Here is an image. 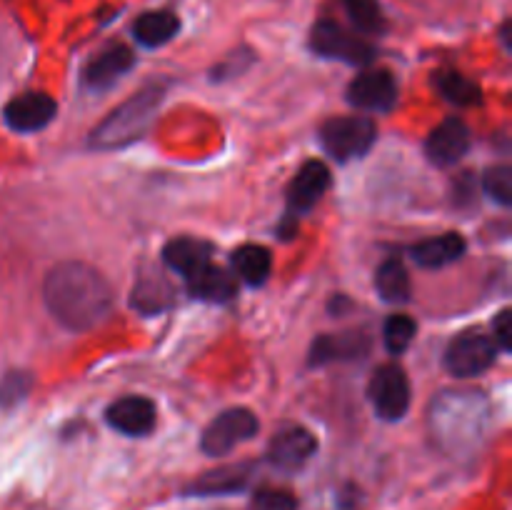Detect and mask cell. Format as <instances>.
Returning <instances> with one entry per match:
<instances>
[{"label":"cell","instance_id":"obj_1","mask_svg":"<svg viewBox=\"0 0 512 510\" xmlns=\"http://www.w3.org/2000/svg\"><path fill=\"white\" fill-rule=\"evenodd\" d=\"M43 300L63 328L83 333L108 318L115 295L98 268L80 260H65L45 275Z\"/></svg>","mask_w":512,"mask_h":510},{"label":"cell","instance_id":"obj_2","mask_svg":"<svg viewBox=\"0 0 512 510\" xmlns=\"http://www.w3.org/2000/svg\"><path fill=\"white\" fill-rule=\"evenodd\" d=\"M163 95L165 85H148L138 95L125 100L90 133V145L98 150H113L138 140L153 123L155 110L163 103Z\"/></svg>","mask_w":512,"mask_h":510},{"label":"cell","instance_id":"obj_3","mask_svg":"<svg viewBox=\"0 0 512 510\" xmlns=\"http://www.w3.org/2000/svg\"><path fill=\"white\" fill-rule=\"evenodd\" d=\"M433 418L438 438H443L450 448L470 445L483 435L485 420H488V405L478 393H445L435 403Z\"/></svg>","mask_w":512,"mask_h":510},{"label":"cell","instance_id":"obj_4","mask_svg":"<svg viewBox=\"0 0 512 510\" xmlns=\"http://www.w3.org/2000/svg\"><path fill=\"white\" fill-rule=\"evenodd\" d=\"M375 123L363 115H345V118H333L320 130L323 148L333 155L338 163L363 158L375 143Z\"/></svg>","mask_w":512,"mask_h":510},{"label":"cell","instance_id":"obj_5","mask_svg":"<svg viewBox=\"0 0 512 510\" xmlns=\"http://www.w3.org/2000/svg\"><path fill=\"white\" fill-rule=\"evenodd\" d=\"M260 430L258 415L248 408H230L225 413H220L213 423L205 428L203 440V453L220 458V455L233 453L238 445H243L245 440L253 438Z\"/></svg>","mask_w":512,"mask_h":510},{"label":"cell","instance_id":"obj_6","mask_svg":"<svg viewBox=\"0 0 512 510\" xmlns=\"http://www.w3.org/2000/svg\"><path fill=\"white\" fill-rule=\"evenodd\" d=\"M310 48L323 58L343 60L350 65H368L375 58L373 45L340 28L335 20H320L315 25L313 33H310Z\"/></svg>","mask_w":512,"mask_h":510},{"label":"cell","instance_id":"obj_7","mask_svg":"<svg viewBox=\"0 0 512 510\" xmlns=\"http://www.w3.org/2000/svg\"><path fill=\"white\" fill-rule=\"evenodd\" d=\"M368 398L383 420H400L410 408V383L400 365H380L370 378Z\"/></svg>","mask_w":512,"mask_h":510},{"label":"cell","instance_id":"obj_8","mask_svg":"<svg viewBox=\"0 0 512 510\" xmlns=\"http://www.w3.org/2000/svg\"><path fill=\"white\" fill-rule=\"evenodd\" d=\"M498 345L483 333H463L445 350V370L455 378H475L495 363Z\"/></svg>","mask_w":512,"mask_h":510},{"label":"cell","instance_id":"obj_9","mask_svg":"<svg viewBox=\"0 0 512 510\" xmlns=\"http://www.w3.org/2000/svg\"><path fill=\"white\" fill-rule=\"evenodd\" d=\"M330 188V170L323 160H310L303 168L298 170V175L293 178L288 190V213H285V223L288 228L283 233H293L295 220L303 218L308 210H313L318 205V200L323 198L325 190ZM285 235V238H288Z\"/></svg>","mask_w":512,"mask_h":510},{"label":"cell","instance_id":"obj_10","mask_svg":"<svg viewBox=\"0 0 512 510\" xmlns=\"http://www.w3.org/2000/svg\"><path fill=\"white\" fill-rule=\"evenodd\" d=\"M350 105L368 113H390L398 103V83L388 70H368L360 73L348 88Z\"/></svg>","mask_w":512,"mask_h":510},{"label":"cell","instance_id":"obj_11","mask_svg":"<svg viewBox=\"0 0 512 510\" xmlns=\"http://www.w3.org/2000/svg\"><path fill=\"white\" fill-rule=\"evenodd\" d=\"M135 65V55L128 45H108L105 50H100L95 58H90V63L83 70V83L85 88L95 90V93H103L110 90L130 68Z\"/></svg>","mask_w":512,"mask_h":510},{"label":"cell","instance_id":"obj_12","mask_svg":"<svg viewBox=\"0 0 512 510\" xmlns=\"http://www.w3.org/2000/svg\"><path fill=\"white\" fill-rule=\"evenodd\" d=\"M55 100L45 93H23L10 100L3 110L8 128L15 133H38L55 118Z\"/></svg>","mask_w":512,"mask_h":510},{"label":"cell","instance_id":"obj_13","mask_svg":"<svg viewBox=\"0 0 512 510\" xmlns=\"http://www.w3.org/2000/svg\"><path fill=\"white\" fill-rule=\"evenodd\" d=\"M318 450V440L310 430L300 425H288L270 440L268 458L275 468L280 470H298L300 465L308 463Z\"/></svg>","mask_w":512,"mask_h":510},{"label":"cell","instance_id":"obj_14","mask_svg":"<svg viewBox=\"0 0 512 510\" xmlns=\"http://www.w3.org/2000/svg\"><path fill=\"white\" fill-rule=\"evenodd\" d=\"M470 148V128L460 118H448L428 135L425 153L440 168L458 163Z\"/></svg>","mask_w":512,"mask_h":510},{"label":"cell","instance_id":"obj_15","mask_svg":"<svg viewBox=\"0 0 512 510\" xmlns=\"http://www.w3.org/2000/svg\"><path fill=\"white\" fill-rule=\"evenodd\" d=\"M108 423L118 433L143 438L155 428V405L148 398H140V395L120 398L108 408Z\"/></svg>","mask_w":512,"mask_h":510},{"label":"cell","instance_id":"obj_16","mask_svg":"<svg viewBox=\"0 0 512 510\" xmlns=\"http://www.w3.org/2000/svg\"><path fill=\"white\" fill-rule=\"evenodd\" d=\"M210 255L213 248L210 243L198 238H178L173 243L165 245L163 260L173 273H178L183 280H190L195 273L210 265Z\"/></svg>","mask_w":512,"mask_h":510},{"label":"cell","instance_id":"obj_17","mask_svg":"<svg viewBox=\"0 0 512 510\" xmlns=\"http://www.w3.org/2000/svg\"><path fill=\"white\" fill-rule=\"evenodd\" d=\"M250 483V465H225V468L208 470L200 475L195 483L188 485L185 495H200V498H210V495H230L240 493L248 488Z\"/></svg>","mask_w":512,"mask_h":510},{"label":"cell","instance_id":"obj_18","mask_svg":"<svg viewBox=\"0 0 512 510\" xmlns=\"http://www.w3.org/2000/svg\"><path fill=\"white\" fill-rule=\"evenodd\" d=\"M465 253V240L458 233H445L438 238L423 240V243L410 248V258L420 265V268H445V265L455 263L460 255Z\"/></svg>","mask_w":512,"mask_h":510},{"label":"cell","instance_id":"obj_19","mask_svg":"<svg viewBox=\"0 0 512 510\" xmlns=\"http://www.w3.org/2000/svg\"><path fill=\"white\" fill-rule=\"evenodd\" d=\"M368 338L363 333H343V335H320L310 350V363L323 365L330 360H350L368 353Z\"/></svg>","mask_w":512,"mask_h":510},{"label":"cell","instance_id":"obj_20","mask_svg":"<svg viewBox=\"0 0 512 510\" xmlns=\"http://www.w3.org/2000/svg\"><path fill=\"white\" fill-rule=\"evenodd\" d=\"M188 283V293L198 300H208V303H228L235 295V280L228 270L218 268V265H205L200 273L185 280Z\"/></svg>","mask_w":512,"mask_h":510},{"label":"cell","instance_id":"obj_21","mask_svg":"<svg viewBox=\"0 0 512 510\" xmlns=\"http://www.w3.org/2000/svg\"><path fill=\"white\" fill-rule=\"evenodd\" d=\"M180 30V20L168 10H155V13H143L133 23V35L145 48H160L168 40H173Z\"/></svg>","mask_w":512,"mask_h":510},{"label":"cell","instance_id":"obj_22","mask_svg":"<svg viewBox=\"0 0 512 510\" xmlns=\"http://www.w3.org/2000/svg\"><path fill=\"white\" fill-rule=\"evenodd\" d=\"M375 288L385 303H408L410 300V275L408 268L398 258L385 260L375 273Z\"/></svg>","mask_w":512,"mask_h":510},{"label":"cell","instance_id":"obj_23","mask_svg":"<svg viewBox=\"0 0 512 510\" xmlns=\"http://www.w3.org/2000/svg\"><path fill=\"white\" fill-rule=\"evenodd\" d=\"M233 268L245 283L263 285L273 268V255L263 245H243L233 253Z\"/></svg>","mask_w":512,"mask_h":510},{"label":"cell","instance_id":"obj_24","mask_svg":"<svg viewBox=\"0 0 512 510\" xmlns=\"http://www.w3.org/2000/svg\"><path fill=\"white\" fill-rule=\"evenodd\" d=\"M175 300V290L160 275L150 273L138 280L133 290V305L143 313H160Z\"/></svg>","mask_w":512,"mask_h":510},{"label":"cell","instance_id":"obj_25","mask_svg":"<svg viewBox=\"0 0 512 510\" xmlns=\"http://www.w3.org/2000/svg\"><path fill=\"white\" fill-rule=\"evenodd\" d=\"M435 88H438L440 95H443L445 100H450L453 105H473L480 100L478 83L465 78L458 70H443V73H438Z\"/></svg>","mask_w":512,"mask_h":510},{"label":"cell","instance_id":"obj_26","mask_svg":"<svg viewBox=\"0 0 512 510\" xmlns=\"http://www.w3.org/2000/svg\"><path fill=\"white\" fill-rule=\"evenodd\" d=\"M343 8L358 33L363 35L385 33V15L383 10H380L378 0H343Z\"/></svg>","mask_w":512,"mask_h":510},{"label":"cell","instance_id":"obj_27","mask_svg":"<svg viewBox=\"0 0 512 510\" xmlns=\"http://www.w3.org/2000/svg\"><path fill=\"white\" fill-rule=\"evenodd\" d=\"M415 330H418V325H415V320L410 318V315H390V318L385 320V328H383L385 348H388V353L390 355L405 353L408 345L413 343Z\"/></svg>","mask_w":512,"mask_h":510},{"label":"cell","instance_id":"obj_28","mask_svg":"<svg viewBox=\"0 0 512 510\" xmlns=\"http://www.w3.org/2000/svg\"><path fill=\"white\" fill-rule=\"evenodd\" d=\"M483 188L495 203L510 205L512 203V168L510 165H495V168L485 170Z\"/></svg>","mask_w":512,"mask_h":510},{"label":"cell","instance_id":"obj_29","mask_svg":"<svg viewBox=\"0 0 512 510\" xmlns=\"http://www.w3.org/2000/svg\"><path fill=\"white\" fill-rule=\"evenodd\" d=\"M253 510H298V498L288 490L278 488H260L258 493L253 495V503H250Z\"/></svg>","mask_w":512,"mask_h":510},{"label":"cell","instance_id":"obj_30","mask_svg":"<svg viewBox=\"0 0 512 510\" xmlns=\"http://www.w3.org/2000/svg\"><path fill=\"white\" fill-rule=\"evenodd\" d=\"M30 390V375L28 373H8L0 380V405H15L23 400Z\"/></svg>","mask_w":512,"mask_h":510},{"label":"cell","instance_id":"obj_31","mask_svg":"<svg viewBox=\"0 0 512 510\" xmlns=\"http://www.w3.org/2000/svg\"><path fill=\"white\" fill-rule=\"evenodd\" d=\"M493 340H498V345L503 350L512 348V313L510 310H500V315L495 318Z\"/></svg>","mask_w":512,"mask_h":510}]
</instances>
